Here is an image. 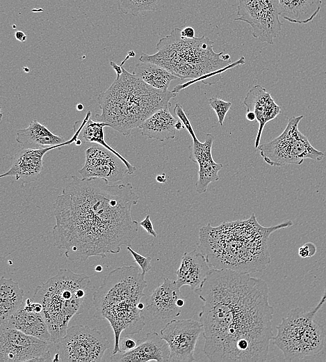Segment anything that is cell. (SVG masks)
Wrapping results in <instances>:
<instances>
[{
    "label": "cell",
    "mask_w": 326,
    "mask_h": 362,
    "mask_svg": "<svg viewBox=\"0 0 326 362\" xmlns=\"http://www.w3.org/2000/svg\"><path fill=\"white\" fill-rule=\"evenodd\" d=\"M194 292L203 302L199 317L203 352L209 361H266L274 308L264 280L250 273L211 269Z\"/></svg>",
    "instance_id": "obj_1"
},
{
    "label": "cell",
    "mask_w": 326,
    "mask_h": 362,
    "mask_svg": "<svg viewBox=\"0 0 326 362\" xmlns=\"http://www.w3.org/2000/svg\"><path fill=\"white\" fill-rule=\"evenodd\" d=\"M138 200L131 183L73 175L54 203V246L73 262L118 253L137 235L139 222L131 211Z\"/></svg>",
    "instance_id": "obj_2"
},
{
    "label": "cell",
    "mask_w": 326,
    "mask_h": 362,
    "mask_svg": "<svg viewBox=\"0 0 326 362\" xmlns=\"http://www.w3.org/2000/svg\"><path fill=\"white\" fill-rule=\"evenodd\" d=\"M287 220L270 227L261 226L252 213L247 219L210 223L199 230V248L212 269L243 273L263 271L270 263L268 242L270 234L293 225Z\"/></svg>",
    "instance_id": "obj_3"
},
{
    "label": "cell",
    "mask_w": 326,
    "mask_h": 362,
    "mask_svg": "<svg viewBox=\"0 0 326 362\" xmlns=\"http://www.w3.org/2000/svg\"><path fill=\"white\" fill-rule=\"evenodd\" d=\"M214 42L202 36L199 38H185L181 36V29L175 28L169 35L161 38L156 44L157 52L154 54L142 53L139 61L158 65L179 79H193L188 85L197 81L205 84V80L219 81L220 74L228 68L245 63L241 56L231 63L230 56L224 52L213 50Z\"/></svg>",
    "instance_id": "obj_4"
},
{
    "label": "cell",
    "mask_w": 326,
    "mask_h": 362,
    "mask_svg": "<svg viewBox=\"0 0 326 362\" xmlns=\"http://www.w3.org/2000/svg\"><path fill=\"white\" fill-rule=\"evenodd\" d=\"M172 91H163L148 85L124 68L116 76L106 90L99 94L97 102L101 113L97 121L104 122L124 136L160 109L171 107Z\"/></svg>",
    "instance_id": "obj_5"
},
{
    "label": "cell",
    "mask_w": 326,
    "mask_h": 362,
    "mask_svg": "<svg viewBox=\"0 0 326 362\" xmlns=\"http://www.w3.org/2000/svg\"><path fill=\"white\" fill-rule=\"evenodd\" d=\"M140 269L134 265L115 268L92 295L94 316L108 320L114 332L112 354L121 352L119 341L122 331L136 334L145 326V317L138 304L145 295L147 284Z\"/></svg>",
    "instance_id": "obj_6"
},
{
    "label": "cell",
    "mask_w": 326,
    "mask_h": 362,
    "mask_svg": "<svg viewBox=\"0 0 326 362\" xmlns=\"http://www.w3.org/2000/svg\"><path fill=\"white\" fill-rule=\"evenodd\" d=\"M94 292L95 286L88 276L69 269H60L55 276L35 288L32 299L42 306V313L54 343L65 334L72 317L79 313Z\"/></svg>",
    "instance_id": "obj_7"
},
{
    "label": "cell",
    "mask_w": 326,
    "mask_h": 362,
    "mask_svg": "<svg viewBox=\"0 0 326 362\" xmlns=\"http://www.w3.org/2000/svg\"><path fill=\"white\" fill-rule=\"evenodd\" d=\"M326 302V289L318 304L310 311L297 307L289 311L277 326L273 344L287 361H298L319 354L324 347L326 330L314 320L317 312Z\"/></svg>",
    "instance_id": "obj_8"
},
{
    "label": "cell",
    "mask_w": 326,
    "mask_h": 362,
    "mask_svg": "<svg viewBox=\"0 0 326 362\" xmlns=\"http://www.w3.org/2000/svg\"><path fill=\"white\" fill-rule=\"evenodd\" d=\"M303 116L288 119L284 132L271 141L260 145L258 150L266 163L272 166L301 164L305 159L321 161L325 155L315 149L307 137L298 129Z\"/></svg>",
    "instance_id": "obj_9"
},
{
    "label": "cell",
    "mask_w": 326,
    "mask_h": 362,
    "mask_svg": "<svg viewBox=\"0 0 326 362\" xmlns=\"http://www.w3.org/2000/svg\"><path fill=\"white\" fill-rule=\"evenodd\" d=\"M60 361L99 362L110 347L108 339L97 329L73 325L55 343Z\"/></svg>",
    "instance_id": "obj_10"
},
{
    "label": "cell",
    "mask_w": 326,
    "mask_h": 362,
    "mask_svg": "<svg viewBox=\"0 0 326 362\" xmlns=\"http://www.w3.org/2000/svg\"><path fill=\"white\" fill-rule=\"evenodd\" d=\"M237 17L234 21L247 22L252 36L262 42L272 45L282 29L278 0H238Z\"/></svg>",
    "instance_id": "obj_11"
},
{
    "label": "cell",
    "mask_w": 326,
    "mask_h": 362,
    "mask_svg": "<svg viewBox=\"0 0 326 362\" xmlns=\"http://www.w3.org/2000/svg\"><path fill=\"white\" fill-rule=\"evenodd\" d=\"M174 111L179 119L182 121L184 127L188 130L193 139L192 145L189 147V159L199 166L198 179L195 182V189L198 194H204L207 191L211 182L219 180L218 172L223 167L221 163H217L213 159L211 150L214 136L211 133H207L205 141L200 142L181 104L177 103L174 107Z\"/></svg>",
    "instance_id": "obj_12"
},
{
    "label": "cell",
    "mask_w": 326,
    "mask_h": 362,
    "mask_svg": "<svg viewBox=\"0 0 326 362\" xmlns=\"http://www.w3.org/2000/svg\"><path fill=\"white\" fill-rule=\"evenodd\" d=\"M54 345L14 328L0 324V362L33 361Z\"/></svg>",
    "instance_id": "obj_13"
},
{
    "label": "cell",
    "mask_w": 326,
    "mask_h": 362,
    "mask_svg": "<svg viewBox=\"0 0 326 362\" xmlns=\"http://www.w3.org/2000/svg\"><path fill=\"white\" fill-rule=\"evenodd\" d=\"M202 324L193 319H172L161 330L160 335L167 342L171 362H193L194 352Z\"/></svg>",
    "instance_id": "obj_14"
},
{
    "label": "cell",
    "mask_w": 326,
    "mask_h": 362,
    "mask_svg": "<svg viewBox=\"0 0 326 362\" xmlns=\"http://www.w3.org/2000/svg\"><path fill=\"white\" fill-rule=\"evenodd\" d=\"M91 116V111H88L81 125L73 126L74 135L63 143L40 149L23 148L15 156L9 170L0 175L1 178L8 176L15 177L16 180H21L23 184L35 181L43 170V157L44 155L55 148L70 145L78 139L79 134L87 120Z\"/></svg>",
    "instance_id": "obj_15"
},
{
    "label": "cell",
    "mask_w": 326,
    "mask_h": 362,
    "mask_svg": "<svg viewBox=\"0 0 326 362\" xmlns=\"http://www.w3.org/2000/svg\"><path fill=\"white\" fill-rule=\"evenodd\" d=\"M83 166L79 170L83 178H97L115 183L129 174L124 163L113 152L96 144L85 150Z\"/></svg>",
    "instance_id": "obj_16"
},
{
    "label": "cell",
    "mask_w": 326,
    "mask_h": 362,
    "mask_svg": "<svg viewBox=\"0 0 326 362\" xmlns=\"http://www.w3.org/2000/svg\"><path fill=\"white\" fill-rule=\"evenodd\" d=\"M170 354V350L167 342L158 333L151 331L146 334L134 349L127 352L112 354L110 360L117 362H168Z\"/></svg>",
    "instance_id": "obj_17"
},
{
    "label": "cell",
    "mask_w": 326,
    "mask_h": 362,
    "mask_svg": "<svg viewBox=\"0 0 326 362\" xmlns=\"http://www.w3.org/2000/svg\"><path fill=\"white\" fill-rule=\"evenodd\" d=\"M180 297L182 294L176 281L164 278L163 283L149 297L145 308L158 319H175L181 312L177 304Z\"/></svg>",
    "instance_id": "obj_18"
},
{
    "label": "cell",
    "mask_w": 326,
    "mask_h": 362,
    "mask_svg": "<svg viewBox=\"0 0 326 362\" xmlns=\"http://www.w3.org/2000/svg\"><path fill=\"white\" fill-rule=\"evenodd\" d=\"M247 111H252L259 124L254 146L258 148L266 124L275 119L281 112V107L276 104L270 94L260 85L254 86L246 94L243 102Z\"/></svg>",
    "instance_id": "obj_19"
},
{
    "label": "cell",
    "mask_w": 326,
    "mask_h": 362,
    "mask_svg": "<svg viewBox=\"0 0 326 362\" xmlns=\"http://www.w3.org/2000/svg\"><path fill=\"white\" fill-rule=\"evenodd\" d=\"M210 269L207 258L203 253L196 249L185 252L176 271V283L180 288L188 285L194 291L204 282Z\"/></svg>",
    "instance_id": "obj_20"
},
{
    "label": "cell",
    "mask_w": 326,
    "mask_h": 362,
    "mask_svg": "<svg viewBox=\"0 0 326 362\" xmlns=\"http://www.w3.org/2000/svg\"><path fill=\"white\" fill-rule=\"evenodd\" d=\"M0 324L16 329L41 340L52 342L42 313L28 311L23 306Z\"/></svg>",
    "instance_id": "obj_21"
},
{
    "label": "cell",
    "mask_w": 326,
    "mask_h": 362,
    "mask_svg": "<svg viewBox=\"0 0 326 362\" xmlns=\"http://www.w3.org/2000/svg\"><path fill=\"white\" fill-rule=\"evenodd\" d=\"M170 107L158 109L139 127L141 134L160 141L174 139L176 136V119L170 111Z\"/></svg>",
    "instance_id": "obj_22"
},
{
    "label": "cell",
    "mask_w": 326,
    "mask_h": 362,
    "mask_svg": "<svg viewBox=\"0 0 326 362\" xmlns=\"http://www.w3.org/2000/svg\"><path fill=\"white\" fill-rule=\"evenodd\" d=\"M16 141L23 148L40 149L63 143L64 138L51 132L47 127L34 120L26 128L17 130Z\"/></svg>",
    "instance_id": "obj_23"
},
{
    "label": "cell",
    "mask_w": 326,
    "mask_h": 362,
    "mask_svg": "<svg viewBox=\"0 0 326 362\" xmlns=\"http://www.w3.org/2000/svg\"><path fill=\"white\" fill-rule=\"evenodd\" d=\"M279 15L291 23L307 24L321 8L322 0H278Z\"/></svg>",
    "instance_id": "obj_24"
},
{
    "label": "cell",
    "mask_w": 326,
    "mask_h": 362,
    "mask_svg": "<svg viewBox=\"0 0 326 362\" xmlns=\"http://www.w3.org/2000/svg\"><path fill=\"white\" fill-rule=\"evenodd\" d=\"M24 291L17 282L1 276L0 280V323L22 306Z\"/></svg>",
    "instance_id": "obj_25"
},
{
    "label": "cell",
    "mask_w": 326,
    "mask_h": 362,
    "mask_svg": "<svg viewBox=\"0 0 326 362\" xmlns=\"http://www.w3.org/2000/svg\"><path fill=\"white\" fill-rule=\"evenodd\" d=\"M133 74L153 88L163 91L168 90L172 80L179 79L164 68L151 62L139 61Z\"/></svg>",
    "instance_id": "obj_26"
},
{
    "label": "cell",
    "mask_w": 326,
    "mask_h": 362,
    "mask_svg": "<svg viewBox=\"0 0 326 362\" xmlns=\"http://www.w3.org/2000/svg\"><path fill=\"white\" fill-rule=\"evenodd\" d=\"M105 127L109 126L106 123L100 121L95 122L90 118L85 123L82 129L83 142L94 143L100 145L113 152L127 166L129 171V175L133 174L136 171V168L106 142L104 131Z\"/></svg>",
    "instance_id": "obj_27"
},
{
    "label": "cell",
    "mask_w": 326,
    "mask_h": 362,
    "mask_svg": "<svg viewBox=\"0 0 326 362\" xmlns=\"http://www.w3.org/2000/svg\"><path fill=\"white\" fill-rule=\"evenodd\" d=\"M160 0H117L118 10L124 15L138 16L146 11H155Z\"/></svg>",
    "instance_id": "obj_28"
},
{
    "label": "cell",
    "mask_w": 326,
    "mask_h": 362,
    "mask_svg": "<svg viewBox=\"0 0 326 362\" xmlns=\"http://www.w3.org/2000/svg\"><path fill=\"white\" fill-rule=\"evenodd\" d=\"M209 104L215 112L219 124L222 126L225 116L231 107V102L213 97L209 99Z\"/></svg>",
    "instance_id": "obj_29"
},
{
    "label": "cell",
    "mask_w": 326,
    "mask_h": 362,
    "mask_svg": "<svg viewBox=\"0 0 326 362\" xmlns=\"http://www.w3.org/2000/svg\"><path fill=\"white\" fill-rule=\"evenodd\" d=\"M127 249L131 253L134 261L138 265L140 268L142 274L145 275V274L149 272L151 268V257H145L138 253L136 252L133 249L131 248V246H127Z\"/></svg>",
    "instance_id": "obj_30"
},
{
    "label": "cell",
    "mask_w": 326,
    "mask_h": 362,
    "mask_svg": "<svg viewBox=\"0 0 326 362\" xmlns=\"http://www.w3.org/2000/svg\"><path fill=\"white\" fill-rule=\"evenodd\" d=\"M317 251L316 246L313 242H307L298 249V255L302 258L313 256Z\"/></svg>",
    "instance_id": "obj_31"
},
{
    "label": "cell",
    "mask_w": 326,
    "mask_h": 362,
    "mask_svg": "<svg viewBox=\"0 0 326 362\" xmlns=\"http://www.w3.org/2000/svg\"><path fill=\"white\" fill-rule=\"evenodd\" d=\"M119 346L121 352H127L134 349L137 346V343L134 339L125 336L120 338Z\"/></svg>",
    "instance_id": "obj_32"
},
{
    "label": "cell",
    "mask_w": 326,
    "mask_h": 362,
    "mask_svg": "<svg viewBox=\"0 0 326 362\" xmlns=\"http://www.w3.org/2000/svg\"><path fill=\"white\" fill-rule=\"evenodd\" d=\"M139 225L141 227H142L143 229L145 230L149 235L153 236L154 237H157V233L154 230L153 224L150 220L149 214H147L142 221L139 222Z\"/></svg>",
    "instance_id": "obj_33"
},
{
    "label": "cell",
    "mask_w": 326,
    "mask_h": 362,
    "mask_svg": "<svg viewBox=\"0 0 326 362\" xmlns=\"http://www.w3.org/2000/svg\"><path fill=\"white\" fill-rule=\"evenodd\" d=\"M181 36L185 38H194L195 31L192 26H186L181 30Z\"/></svg>",
    "instance_id": "obj_34"
},
{
    "label": "cell",
    "mask_w": 326,
    "mask_h": 362,
    "mask_svg": "<svg viewBox=\"0 0 326 362\" xmlns=\"http://www.w3.org/2000/svg\"><path fill=\"white\" fill-rule=\"evenodd\" d=\"M15 38L20 42H25L26 40V34L22 31H17L15 33Z\"/></svg>",
    "instance_id": "obj_35"
},
{
    "label": "cell",
    "mask_w": 326,
    "mask_h": 362,
    "mask_svg": "<svg viewBox=\"0 0 326 362\" xmlns=\"http://www.w3.org/2000/svg\"><path fill=\"white\" fill-rule=\"evenodd\" d=\"M245 118L249 121H254L256 120V116L254 112L252 111H247L245 114Z\"/></svg>",
    "instance_id": "obj_36"
},
{
    "label": "cell",
    "mask_w": 326,
    "mask_h": 362,
    "mask_svg": "<svg viewBox=\"0 0 326 362\" xmlns=\"http://www.w3.org/2000/svg\"><path fill=\"white\" fill-rule=\"evenodd\" d=\"M156 180L159 183H164L166 182L167 180V178H166V176H165V173H163L161 175H158L156 178Z\"/></svg>",
    "instance_id": "obj_37"
},
{
    "label": "cell",
    "mask_w": 326,
    "mask_h": 362,
    "mask_svg": "<svg viewBox=\"0 0 326 362\" xmlns=\"http://www.w3.org/2000/svg\"><path fill=\"white\" fill-rule=\"evenodd\" d=\"M186 304V301L184 300V299L183 297H180L179 299H178V300L177 301V306L179 307V308H182L184 307V306Z\"/></svg>",
    "instance_id": "obj_38"
},
{
    "label": "cell",
    "mask_w": 326,
    "mask_h": 362,
    "mask_svg": "<svg viewBox=\"0 0 326 362\" xmlns=\"http://www.w3.org/2000/svg\"><path fill=\"white\" fill-rule=\"evenodd\" d=\"M95 272H102V270H103V267H102L101 265H97V266H96V267L95 268Z\"/></svg>",
    "instance_id": "obj_39"
},
{
    "label": "cell",
    "mask_w": 326,
    "mask_h": 362,
    "mask_svg": "<svg viewBox=\"0 0 326 362\" xmlns=\"http://www.w3.org/2000/svg\"><path fill=\"white\" fill-rule=\"evenodd\" d=\"M145 304L143 303L140 301L138 304V308L139 310H143L145 308Z\"/></svg>",
    "instance_id": "obj_40"
},
{
    "label": "cell",
    "mask_w": 326,
    "mask_h": 362,
    "mask_svg": "<svg viewBox=\"0 0 326 362\" xmlns=\"http://www.w3.org/2000/svg\"><path fill=\"white\" fill-rule=\"evenodd\" d=\"M83 108H84V105L83 104H76V109L78 111H81V110L83 109Z\"/></svg>",
    "instance_id": "obj_41"
},
{
    "label": "cell",
    "mask_w": 326,
    "mask_h": 362,
    "mask_svg": "<svg viewBox=\"0 0 326 362\" xmlns=\"http://www.w3.org/2000/svg\"><path fill=\"white\" fill-rule=\"evenodd\" d=\"M81 143H82V141H81V140L79 139L75 141V144H76V145H81Z\"/></svg>",
    "instance_id": "obj_42"
}]
</instances>
